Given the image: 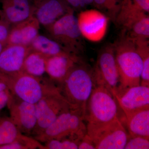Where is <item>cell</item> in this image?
Instances as JSON below:
<instances>
[{
	"label": "cell",
	"instance_id": "6da1fadb",
	"mask_svg": "<svg viewBox=\"0 0 149 149\" xmlns=\"http://www.w3.org/2000/svg\"><path fill=\"white\" fill-rule=\"evenodd\" d=\"M113 45L119 76L118 95L128 88L140 85L143 61L134 42L125 32L123 31Z\"/></svg>",
	"mask_w": 149,
	"mask_h": 149
},
{
	"label": "cell",
	"instance_id": "7a4b0ae2",
	"mask_svg": "<svg viewBox=\"0 0 149 149\" xmlns=\"http://www.w3.org/2000/svg\"><path fill=\"white\" fill-rule=\"evenodd\" d=\"M116 100L105 87L95 85L87 102L84 117L87 122L88 135L103 128L118 117Z\"/></svg>",
	"mask_w": 149,
	"mask_h": 149
},
{
	"label": "cell",
	"instance_id": "3957f363",
	"mask_svg": "<svg viewBox=\"0 0 149 149\" xmlns=\"http://www.w3.org/2000/svg\"><path fill=\"white\" fill-rule=\"evenodd\" d=\"M0 81L12 94L24 101L35 104L44 97L61 92L59 87L50 81L21 71L11 74H0Z\"/></svg>",
	"mask_w": 149,
	"mask_h": 149
},
{
	"label": "cell",
	"instance_id": "277c9868",
	"mask_svg": "<svg viewBox=\"0 0 149 149\" xmlns=\"http://www.w3.org/2000/svg\"><path fill=\"white\" fill-rule=\"evenodd\" d=\"M95 86L92 69L81 61L73 67L59 88L67 101L85 115L87 102Z\"/></svg>",
	"mask_w": 149,
	"mask_h": 149
},
{
	"label": "cell",
	"instance_id": "5b68a950",
	"mask_svg": "<svg viewBox=\"0 0 149 149\" xmlns=\"http://www.w3.org/2000/svg\"><path fill=\"white\" fill-rule=\"evenodd\" d=\"M84 116L81 110L70 108L60 114L47 128L34 139L44 143L52 139L67 138L80 141L87 133Z\"/></svg>",
	"mask_w": 149,
	"mask_h": 149
},
{
	"label": "cell",
	"instance_id": "8992f818",
	"mask_svg": "<svg viewBox=\"0 0 149 149\" xmlns=\"http://www.w3.org/2000/svg\"><path fill=\"white\" fill-rule=\"evenodd\" d=\"M47 29L51 38L67 52L78 56L84 52V37L80 32L77 17L74 15L73 10L65 14Z\"/></svg>",
	"mask_w": 149,
	"mask_h": 149
},
{
	"label": "cell",
	"instance_id": "52a82bcc",
	"mask_svg": "<svg viewBox=\"0 0 149 149\" xmlns=\"http://www.w3.org/2000/svg\"><path fill=\"white\" fill-rule=\"evenodd\" d=\"M92 70L95 85L104 86L115 97L118 93L119 76L113 44L102 48Z\"/></svg>",
	"mask_w": 149,
	"mask_h": 149
},
{
	"label": "cell",
	"instance_id": "ba28073f",
	"mask_svg": "<svg viewBox=\"0 0 149 149\" xmlns=\"http://www.w3.org/2000/svg\"><path fill=\"white\" fill-rule=\"evenodd\" d=\"M35 105L37 122L31 134L34 137L42 133L60 114L70 108L74 107L61 92L46 96Z\"/></svg>",
	"mask_w": 149,
	"mask_h": 149
},
{
	"label": "cell",
	"instance_id": "9c48e42d",
	"mask_svg": "<svg viewBox=\"0 0 149 149\" xmlns=\"http://www.w3.org/2000/svg\"><path fill=\"white\" fill-rule=\"evenodd\" d=\"M7 106L11 119L20 132L27 136L31 135L37 122L35 104L24 101L10 92Z\"/></svg>",
	"mask_w": 149,
	"mask_h": 149
},
{
	"label": "cell",
	"instance_id": "30bf717a",
	"mask_svg": "<svg viewBox=\"0 0 149 149\" xmlns=\"http://www.w3.org/2000/svg\"><path fill=\"white\" fill-rule=\"evenodd\" d=\"M77 18L79 29L84 38L97 42L104 37L109 18L101 11L95 9L81 10Z\"/></svg>",
	"mask_w": 149,
	"mask_h": 149
},
{
	"label": "cell",
	"instance_id": "8fae6325",
	"mask_svg": "<svg viewBox=\"0 0 149 149\" xmlns=\"http://www.w3.org/2000/svg\"><path fill=\"white\" fill-rule=\"evenodd\" d=\"M88 135L96 149H124L129 136L118 117Z\"/></svg>",
	"mask_w": 149,
	"mask_h": 149
},
{
	"label": "cell",
	"instance_id": "7c38bea8",
	"mask_svg": "<svg viewBox=\"0 0 149 149\" xmlns=\"http://www.w3.org/2000/svg\"><path fill=\"white\" fill-rule=\"evenodd\" d=\"M125 116L134 112L149 109V87L139 85L125 90L115 96Z\"/></svg>",
	"mask_w": 149,
	"mask_h": 149
},
{
	"label": "cell",
	"instance_id": "4fadbf2b",
	"mask_svg": "<svg viewBox=\"0 0 149 149\" xmlns=\"http://www.w3.org/2000/svg\"><path fill=\"white\" fill-rule=\"evenodd\" d=\"M1 16L12 25L34 16L36 3L34 0H0Z\"/></svg>",
	"mask_w": 149,
	"mask_h": 149
},
{
	"label": "cell",
	"instance_id": "5bb4252c",
	"mask_svg": "<svg viewBox=\"0 0 149 149\" xmlns=\"http://www.w3.org/2000/svg\"><path fill=\"white\" fill-rule=\"evenodd\" d=\"M72 10L65 0H41L36 4L34 16L47 28Z\"/></svg>",
	"mask_w": 149,
	"mask_h": 149
},
{
	"label": "cell",
	"instance_id": "9a60e30c",
	"mask_svg": "<svg viewBox=\"0 0 149 149\" xmlns=\"http://www.w3.org/2000/svg\"><path fill=\"white\" fill-rule=\"evenodd\" d=\"M29 47L7 45L0 54V74H11L22 71Z\"/></svg>",
	"mask_w": 149,
	"mask_h": 149
},
{
	"label": "cell",
	"instance_id": "2e32d148",
	"mask_svg": "<svg viewBox=\"0 0 149 149\" xmlns=\"http://www.w3.org/2000/svg\"><path fill=\"white\" fill-rule=\"evenodd\" d=\"M81 61L78 56L71 54L50 57L46 60V72L51 80L60 85L73 67Z\"/></svg>",
	"mask_w": 149,
	"mask_h": 149
},
{
	"label": "cell",
	"instance_id": "e0dca14e",
	"mask_svg": "<svg viewBox=\"0 0 149 149\" xmlns=\"http://www.w3.org/2000/svg\"><path fill=\"white\" fill-rule=\"evenodd\" d=\"M40 24L33 16L10 27L7 45H15L29 47L39 35Z\"/></svg>",
	"mask_w": 149,
	"mask_h": 149
},
{
	"label": "cell",
	"instance_id": "ac0fdd59",
	"mask_svg": "<svg viewBox=\"0 0 149 149\" xmlns=\"http://www.w3.org/2000/svg\"><path fill=\"white\" fill-rule=\"evenodd\" d=\"M146 14L145 11L133 0H121L120 9L114 23L127 32L137 20Z\"/></svg>",
	"mask_w": 149,
	"mask_h": 149
},
{
	"label": "cell",
	"instance_id": "d6986e66",
	"mask_svg": "<svg viewBox=\"0 0 149 149\" xmlns=\"http://www.w3.org/2000/svg\"><path fill=\"white\" fill-rule=\"evenodd\" d=\"M125 116L130 136L149 139V109L138 111Z\"/></svg>",
	"mask_w": 149,
	"mask_h": 149
},
{
	"label": "cell",
	"instance_id": "ffe728a7",
	"mask_svg": "<svg viewBox=\"0 0 149 149\" xmlns=\"http://www.w3.org/2000/svg\"><path fill=\"white\" fill-rule=\"evenodd\" d=\"M29 47L32 50L40 53L47 58L59 55L70 54L65 50L55 40L39 34Z\"/></svg>",
	"mask_w": 149,
	"mask_h": 149
},
{
	"label": "cell",
	"instance_id": "44dd1931",
	"mask_svg": "<svg viewBox=\"0 0 149 149\" xmlns=\"http://www.w3.org/2000/svg\"><path fill=\"white\" fill-rule=\"evenodd\" d=\"M47 58L42 54L31 49L24 60L22 71L35 77H41L46 72Z\"/></svg>",
	"mask_w": 149,
	"mask_h": 149
},
{
	"label": "cell",
	"instance_id": "7402d4cb",
	"mask_svg": "<svg viewBox=\"0 0 149 149\" xmlns=\"http://www.w3.org/2000/svg\"><path fill=\"white\" fill-rule=\"evenodd\" d=\"M27 136L20 132L10 117H0V146L21 141Z\"/></svg>",
	"mask_w": 149,
	"mask_h": 149
},
{
	"label": "cell",
	"instance_id": "603a6c76",
	"mask_svg": "<svg viewBox=\"0 0 149 149\" xmlns=\"http://www.w3.org/2000/svg\"><path fill=\"white\" fill-rule=\"evenodd\" d=\"M133 41L136 45V50L143 61V70L141 73L140 85L149 87V40Z\"/></svg>",
	"mask_w": 149,
	"mask_h": 149
},
{
	"label": "cell",
	"instance_id": "cb8c5ba5",
	"mask_svg": "<svg viewBox=\"0 0 149 149\" xmlns=\"http://www.w3.org/2000/svg\"><path fill=\"white\" fill-rule=\"evenodd\" d=\"M125 32L128 37L133 40H148L149 15H145L137 20L132 25L130 29Z\"/></svg>",
	"mask_w": 149,
	"mask_h": 149
},
{
	"label": "cell",
	"instance_id": "d4e9b609",
	"mask_svg": "<svg viewBox=\"0 0 149 149\" xmlns=\"http://www.w3.org/2000/svg\"><path fill=\"white\" fill-rule=\"evenodd\" d=\"M121 1V0H93V4L100 11H104L109 18L115 22Z\"/></svg>",
	"mask_w": 149,
	"mask_h": 149
},
{
	"label": "cell",
	"instance_id": "484cf974",
	"mask_svg": "<svg viewBox=\"0 0 149 149\" xmlns=\"http://www.w3.org/2000/svg\"><path fill=\"white\" fill-rule=\"evenodd\" d=\"M45 149V146L39 141L29 136L26 139L0 146V149Z\"/></svg>",
	"mask_w": 149,
	"mask_h": 149
},
{
	"label": "cell",
	"instance_id": "4316f807",
	"mask_svg": "<svg viewBox=\"0 0 149 149\" xmlns=\"http://www.w3.org/2000/svg\"><path fill=\"white\" fill-rule=\"evenodd\" d=\"M80 141L72 139H52L45 143V149H77Z\"/></svg>",
	"mask_w": 149,
	"mask_h": 149
},
{
	"label": "cell",
	"instance_id": "83f0119b",
	"mask_svg": "<svg viewBox=\"0 0 149 149\" xmlns=\"http://www.w3.org/2000/svg\"><path fill=\"white\" fill-rule=\"evenodd\" d=\"M149 139L138 136H130L128 139L124 149H148Z\"/></svg>",
	"mask_w": 149,
	"mask_h": 149
},
{
	"label": "cell",
	"instance_id": "f1b7e54d",
	"mask_svg": "<svg viewBox=\"0 0 149 149\" xmlns=\"http://www.w3.org/2000/svg\"><path fill=\"white\" fill-rule=\"evenodd\" d=\"M10 25L3 18L0 19V41L6 46L7 43L8 39Z\"/></svg>",
	"mask_w": 149,
	"mask_h": 149
},
{
	"label": "cell",
	"instance_id": "f546056e",
	"mask_svg": "<svg viewBox=\"0 0 149 149\" xmlns=\"http://www.w3.org/2000/svg\"><path fill=\"white\" fill-rule=\"evenodd\" d=\"M67 3L74 11L82 10L93 4V0H65Z\"/></svg>",
	"mask_w": 149,
	"mask_h": 149
},
{
	"label": "cell",
	"instance_id": "4dcf8cb0",
	"mask_svg": "<svg viewBox=\"0 0 149 149\" xmlns=\"http://www.w3.org/2000/svg\"><path fill=\"white\" fill-rule=\"evenodd\" d=\"M79 149H96L95 144L87 133L80 140L78 144Z\"/></svg>",
	"mask_w": 149,
	"mask_h": 149
},
{
	"label": "cell",
	"instance_id": "1f68e13d",
	"mask_svg": "<svg viewBox=\"0 0 149 149\" xmlns=\"http://www.w3.org/2000/svg\"><path fill=\"white\" fill-rule=\"evenodd\" d=\"M9 95L8 89L0 91V110L7 105Z\"/></svg>",
	"mask_w": 149,
	"mask_h": 149
},
{
	"label": "cell",
	"instance_id": "d6a6232c",
	"mask_svg": "<svg viewBox=\"0 0 149 149\" xmlns=\"http://www.w3.org/2000/svg\"><path fill=\"white\" fill-rule=\"evenodd\" d=\"M146 13L149 12V0H133Z\"/></svg>",
	"mask_w": 149,
	"mask_h": 149
},
{
	"label": "cell",
	"instance_id": "836d02e7",
	"mask_svg": "<svg viewBox=\"0 0 149 149\" xmlns=\"http://www.w3.org/2000/svg\"><path fill=\"white\" fill-rule=\"evenodd\" d=\"M6 89H8L6 86L2 82L0 81V91H4V90H6Z\"/></svg>",
	"mask_w": 149,
	"mask_h": 149
},
{
	"label": "cell",
	"instance_id": "e575fe53",
	"mask_svg": "<svg viewBox=\"0 0 149 149\" xmlns=\"http://www.w3.org/2000/svg\"><path fill=\"white\" fill-rule=\"evenodd\" d=\"M5 47V46L0 41V54H1V52H2L3 49Z\"/></svg>",
	"mask_w": 149,
	"mask_h": 149
},
{
	"label": "cell",
	"instance_id": "d590c367",
	"mask_svg": "<svg viewBox=\"0 0 149 149\" xmlns=\"http://www.w3.org/2000/svg\"><path fill=\"white\" fill-rule=\"evenodd\" d=\"M34 1H35V3H36V4H37V3L39 2H40L41 0H34Z\"/></svg>",
	"mask_w": 149,
	"mask_h": 149
}]
</instances>
